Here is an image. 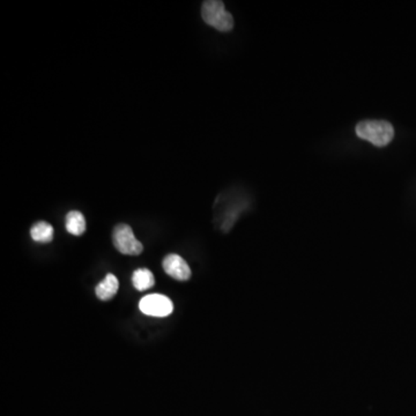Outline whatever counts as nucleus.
<instances>
[{
	"instance_id": "obj_6",
	"label": "nucleus",
	"mask_w": 416,
	"mask_h": 416,
	"mask_svg": "<svg viewBox=\"0 0 416 416\" xmlns=\"http://www.w3.org/2000/svg\"><path fill=\"white\" fill-rule=\"evenodd\" d=\"M119 282L118 279L114 274L109 273L105 275L103 280L97 284L95 288V294L96 298L101 301H110L118 291Z\"/></svg>"
},
{
	"instance_id": "obj_7",
	"label": "nucleus",
	"mask_w": 416,
	"mask_h": 416,
	"mask_svg": "<svg viewBox=\"0 0 416 416\" xmlns=\"http://www.w3.org/2000/svg\"><path fill=\"white\" fill-rule=\"evenodd\" d=\"M65 226L68 233L73 236H81L86 231V220L79 211H71L66 216Z\"/></svg>"
},
{
	"instance_id": "obj_2",
	"label": "nucleus",
	"mask_w": 416,
	"mask_h": 416,
	"mask_svg": "<svg viewBox=\"0 0 416 416\" xmlns=\"http://www.w3.org/2000/svg\"><path fill=\"white\" fill-rule=\"evenodd\" d=\"M201 17L208 25L219 32H230L233 28V15L227 11L223 1L207 0L201 6Z\"/></svg>"
},
{
	"instance_id": "obj_5",
	"label": "nucleus",
	"mask_w": 416,
	"mask_h": 416,
	"mask_svg": "<svg viewBox=\"0 0 416 416\" xmlns=\"http://www.w3.org/2000/svg\"><path fill=\"white\" fill-rule=\"evenodd\" d=\"M162 266H163L165 272L169 276L174 278L175 280H190L191 275H192L189 264L180 255H176V253L167 256L163 259Z\"/></svg>"
},
{
	"instance_id": "obj_3",
	"label": "nucleus",
	"mask_w": 416,
	"mask_h": 416,
	"mask_svg": "<svg viewBox=\"0 0 416 416\" xmlns=\"http://www.w3.org/2000/svg\"><path fill=\"white\" fill-rule=\"evenodd\" d=\"M112 240L115 248L123 255L139 256L144 251V245L136 240L132 228L125 223L115 227L112 233Z\"/></svg>"
},
{
	"instance_id": "obj_8",
	"label": "nucleus",
	"mask_w": 416,
	"mask_h": 416,
	"mask_svg": "<svg viewBox=\"0 0 416 416\" xmlns=\"http://www.w3.org/2000/svg\"><path fill=\"white\" fill-rule=\"evenodd\" d=\"M133 287L136 291H145L154 287L155 279L153 273L147 269H138L133 272Z\"/></svg>"
},
{
	"instance_id": "obj_1",
	"label": "nucleus",
	"mask_w": 416,
	"mask_h": 416,
	"mask_svg": "<svg viewBox=\"0 0 416 416\" xmlns=\"http://www.w3.org/2000/svg\"><path fill=\"white\" fill-rule=\"evenodd\" d=\"M356 136L376 147L388 146L395 138V129L386 121H363L355 127Z\"/></svg>"
},
{
	"instance_id": "obj_9",
	"label": "nucleus",
	"mask_w": 416,
	"mask_h": 416,
	"mask_svg": "<svg viewBox=\"0 0 416 416\" xmlns=\"http://www.w3.org/2000/svg\"><path fill=\"white\" fill-rule=\"evenodd\" d=\"M30 236L39 243H50L54 240V227L45 221H39L30 228Z\"/></svg>"
},
{
	"instance_id": "obj_4",
	"label": "nucleus",
	"mask_w": 416,
	"mask_h": 416,
	"mask_svg": "<svg viewBox=\"0 0 416 416\" xmlns=\"http://www.w3.org/2000/svg\"><path fill=\"white\" fill-rule=\"evenodd\" d=\"M139 308L145 315L153 317H167L174 311L171 300L161 294L147 295L141 298Z\"/></svg>"
}]
</instances>
